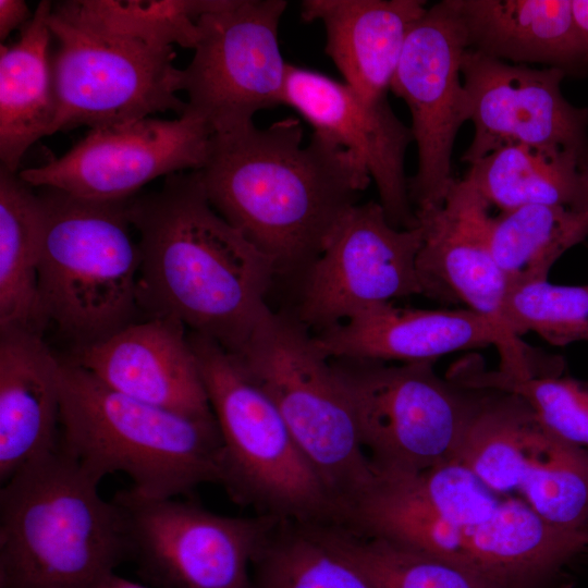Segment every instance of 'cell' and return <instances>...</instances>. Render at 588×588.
I'll list each match as a JSON object with an SVG mask.
<instances>
[{
    "label": "cell",
    "instance_id": "1",
    "mask_svg": "<svg viewBox=\"0 0 588 588\" xmlns=\"http://www.w3.org/2000/svg\"><path fill=\"white\" fill-rule=\"evenodd\" d=\"M338 525L448 560L500 588H572V568L588 552L587 535L549 524L460 462L375 473Z\"/></svg>",
    "mask_w": 588,
    "mask_h": 588
},
{
    "label": "cell",
    "instance_id": "2",
    "mask_svg": "<svg viewBox=\"0 0 588 588\" xmlns=\"http://www.w3.org/2000/svg\"><path fill=\"white\" fill-rule=\"evenodd\" d=\"M287 117L266 127L215 134L198 170L213 209L273 264L303 274L371 182L352 151Z\"/></svg>",
    "mask_w": 588,
    "mask_h": 588
},
{
    "label": "cell",
    "instance_id": "3",
    "mask_svg": "<svg viewBox=\"0 0 588 588\" xmlns=\"http://www.w3.org/2000/svg\"><path fill=\"white\" fill-rule=\"evenodd\" d=\"M128 216L140 250L139 309L236 353L270 310L272 261L213 209L198 170L133 197Z\"/></svg>",
    "mask_w": 588,
    "mask_h": 588
},
{
    "label": "cell",
    "instance_id": "4",
    "mask_svg": "<svg viewBox=\"0 0 588 588\" xmlns=\"http://www.w3.org/2000/svg\"><path fill=\"white\" fill-rule=\"evenodd\" d=\"M60 444L0 488V588H99L130 560L120 505Z\"/></svg>",
    "mask_w": 588,
    "mask_h": 588
},
{
    "label": "cell",
    "instance_id": "5",
    "mask_svg": "<svg viewBox=\"0 0 588 588\" xmlns=\"http://www.w3.org/2000/svg\"><path fill=\"white\" fill-rule=\"evenodd\" d=\"M60 444L98 481L126 475L132 489L158 499L221 481L216 418L169 411L102 383L61 359Z\"/></svg>",
    "mask_w": 588,
    "mask_h": 588
},
{
    "label": "cell",
    "instance_id": "6",
    "mask_svg": "<svg viewBox=\"0 0 588 588\" xmlns=\"http://www.w3.org/2000/svg\"><path fill=\"white\" fill-rule=\"evenodd\" d=\"M44 212L38 301L74 347L100 341L136 321L140 250L128 200L97 201L41 187Z\"/></svg>",
    "mask_w": 588,
    "mask_h": 588
},
{
    "label": "cell",
    "instance_id": "7",
    "mask_svg": "<svg viewBox=\"0 0 588 588\" xmlns=\"http://www.w3.org/2000/svg\"><path fill=\"white\" fill-rule=\"evenodd\" d=\"M221 439V481L231 500L259 515L334 524L338 507L279 411L235 357L188 331Z\"/></svg>",
    "mask_w": 588,
    "mask_h": 588
},
{
    "label": "cell",
    "instance_id": "8",
    "mask_svg": "<svg viewBox=\"0 0 588 588\" xmlns=\"http://www.w3.org/2000/svg\"><path fill=\"white\" fill-rule=\"evenodd\" d=\"M232 355L279 411L340 517L375 474L330 358L294 314L271 309Z\"/></svg>",
    "mask_w": 588,
    "mask_h": 588
},
{
    "label": "cell",
    "instance_id": "9",
    "mask_svg": "<svg viewBox=\"0 0 588 588\" xmlns=\"http://www.w3.org/2000/svg\"><path fill=\"white\" fill-rule=\"evenodd\" d=\"M375 473L456 462L482 390L440 377L433 362L330 358Z\"/></svg>",
    "mask_w": 588,
    "mask_h": 588
},
{
    "label": "cell",
    "instance_id": "10",
    "mask_svg": "<svg viewBox=\"0 0 588 588\" xmlns=\"http://www.w3.org/2000/svg\"><path fill=\"white\" fill-rule=\"evenodd\" d=\"M58 50L52 56L57 114L50 135L78 126L100 128L149 118L184 114L183 69L173 47H159L89 26L52 5Z\"/></svg>",
    "mask_w": 588,
    "mask_h": 588
},
{
    "label": "cell",
    "instance_id": "11",
    "mask_svg": "<svg viewBox=\"0 0 588 588\" xmlns=\"http://www.w3.org/2000/svg\"><path fill=\"white\" fill-rule=\"evenodd\" d=\"M481 390L456 462L549 524L588 536V449L553 434L518 396Z\"/></svg>",
    "mask_w": 588,
    "mask_h": 588
},
{
    "label": "cell",
    "instance_id": "12",
    "mask_svg": "<svg viewBox=\"0 0 588 588\" xmlns=\"http://www.w3.org/2000/svg\"><path fill=\"white\" fill-rule=\"evenodd\" d=\"M112 499L125 517L130 560L154 588H253L252 563L279 520L221 515L132 488Z\"/></svg>",
    "mask_w": 588,
    "mask_h": 588
},
{
    "label": "cell",
    "instance_id": "13",
    "mask_svg": "<svg viewBox=\"0 0 588 588\" xmlns=\"http://www.w3.org/2000/svg\"><path fill=\"white\" fill-rule=\"evenodd\" d=\"M285 0H220L198 20L199 37L183 69L187 109L215 134L254 124V115L284 105L287 63L279 26Z\"/></svg>",
    "mask_w": 588,
    "mask_h": 588
},
{
    "label": "cell",
    "instance_id": "14",
    "mask_svg": "<svg viewBox=\"0 0 588 588\" xmlns=\"http://www.w3.org/2000/svg\"><path fill=\"white\" fill-rule=\"evenodd\" d=\"M422 230L393 226L379 201L351 207L302 277L296 318L314 333L395 298L424 295Z\"/></svg>",
    "mask_w": 588,
    "mask_h": 588
},
{
    "label": "cell",
    "instance_id": "15",
    "mask_svg": "<svg viewBox=\"0 0 588 588\" xmlns=\"http://www.w3.org/2000/svg\"><path fill=\"white\" fill-rule=\"evenodd\" d=\"M467 35L455 0L427 7L406 38L391 91L407 105L417 169L408 179L417 209L443 204L455 181L452 154L462 125L469 121L462 59Z\"/></svg>",
    "mask_w": 588,
    "mask_h": 588
},
{
    "label": "cell",
    "instance_id": "16",
    "mask_svg": "<svg viewBox=\"0 0 588 588\" xmlns=\"http://www.w3.org/2000/svg\"><path fill=\"white\" fill-rule=\"evenodd\" d=\"M213 132L186 109L173 120L145 118L93 128L63 156L19 171L33 187L97 201H125L150 181L203 169Z\"/></svg>",
    "mask_w": 588,
    "mask_h": 588
},
{
    "label": "cell",
    "instance_id": "17",
    "mask_svg": "<svg viewBox=\"0 0 588 588\" xmlns=\"http://www.w3.org/2000/svg\"><path fill=\"white\" fill-rule=\"evenodd\" d=\"M474 136L462 161L510 145L566 151L588 163V109L565 99L558 68L502 61L467 49L462 59Z\"/></svg>",
    "mask_w": 588,
    "mask_h": 588
},
{
    "label": "cell",
    "instance_id": "18",
    "mask_svg": "<svg viewBox=\"0 0 588 588\" xmlns=\"http://www.w3.org/2000/svg\"><path fill=\"white\" fill-rule=\"evenodd\" d=\"M284 105L294 109L314 132L364 162L393 226L418 225L404 166L407 147L414 142L413 133L394 113L388 99L370 100L345 82L290 64Z\"/></svg>",
    "mask_w": 588,
    "mask_h": 588
},
{
    "label": "cell",
    "instance_id": "19",
    "mask_svg": "<svg viewBox=\"0 0 588 588\" xmlns=\"http://www.w3.org/2000/svg\"><path fill=\"white\" fill-rule=\"evenodd\" d=\"M314 336L329 358L434 363L453 352L492 345L500 354V371L528 378L539 370L531 351L513 347L492 323L468 308L418 309L397 307L392 302L377 304Z\"/></svg>",
    "mask_w": 588,
    "mask_h": 588
},
{
    "label": "cell",
    "instance_id": "20",
    "mask_svg": "<svg viewBox=\"0 0 588 588\" xmlns=\"http://www.w3.org/2000/svg\"><path fill=\"white\" fill-rule=\"evenodd\" d=\"M489 207L463 180H455L442 205L416 210L422 230L417 270L424 295L464 303L513 347L529 351L504 322L509 284L489 246Z\"/></svg>",
    "mask_w": 588,
    "mask_h": 588
},
{
    "label": "cell",
    "instance_id": "21",
    "mask_svg": "<svg viewBox=\"0 0 588 588\" xmlns=\"http://www.w3.org/2000/svg\"><path fill=\"white\" fill-rule=\"evenodd\" d=\"M68 359L111 389L193 417L212 418L188 331L179 320L151 317L74 347Z\"/></svg>",
    "mask_w": 588,
    "mask_h": 588
},
{
    "label": "cell",
    "instance_id": "22",
    "mask_svg": "<svg viewBox=\"0 0 588 588\" xmlns=\"http://www.w3.org/2000/svg\"><path fill=\"white\" fill-rule=\"evenodd\" d=\"M61 358L41 332L0 330V483L52 451L61 429Z\"/></svg>",
    "mask_w": 588,
    "mask_h": 588
},
{
    "label": "cell",
    "instance_id": "23",
    "mask_svg": "<svg viewBox=\"0 0 588 588\" xmlns=\"http://www.w3.org/2000/svg\"><path fill=\"white\" fill-rule=\"evenodd\" d=\"M424 0H304V22H320L324 51L343 82L370 100H385L406 38Z\"/></svg>",
    "mask_w": 588,
    "mask_h": 588
},
{
    "label": "cell",
    "instance_id": "24",
    "mask_svg": "<svg viewBox=\"0 0 588 588\" xmlns=\"http://www.w3.org/2000/svg\"><path fill=\"white\" fill-rule=\"evenodd\" d=\"M468 49L568 73L588 66L572 0H455Z\"/></svg>",
    "mask_w": 588,
    "mask_h": 588
},
{
    "label": "cell",
    "instance_id": "25",
    "mask_svg": "<svg viewBox=\"0 0 588 588\" xmlns=\"http://www.w3.org/2000/svg\"><path fill=\"white\" fill-rule=\"evenodd\" d=\"M52 2L40 1L19 39L0 48V160L19 172L28 148L50 130L57 100L49 54Z\"/></svg>",
    "mask_w": 588,
    "mask_h": 588
},
{
    "label": "cell",
    "instance_id": "26",
    "mask_svg": "<svg viewBox=\"0 0 588 588\" xmlns=\"http://www.w3.org/2000/svg\"><path fill=\"white\" fill-rule=\"evenodd\" d=\"M462 180L502 211L529 205L588 209V163L566 151L505 146L469 164Z\"/></svg>",
    "mask_w": 588,
    "mask_h": 588
},
{
    "label": "cell",
    "instance_id": "27",
    "mask_svg": "<svg viewBox=\"0 0 588 588\" xmlns=\"http://www.w3.org/2000/svg\"><path fill=\"white\" fill-rule=\"evenodd\" d=\"M42 225L39 195L19 172L0 167V330L45 328L38 301Z\"/></svg>",
    "mask_w": 588,
    "mask_h": 588
},
{
    "label": "cell",
    "instance_id": "28",
    "mask_svg": "<svg viewBox=\"0 0 588 588\" xmlns=\"http://www.w3.org/2000/svg\"><path fill=\"white\" fill-rule=\"evenodd\" d=\"M487 236L509 286L548 280L553 265L588 236V209L529 205L490 216Z\"/></svg>",
    "mask_w": 588,
    "mask_h": 588
},
{
    "label": "cell",
    "instance_id": "29",
    "mask_svg": "<svg viewBox=\"0 0 588 588\" xmlns=\"http://www.w3.org/2000/svg\"><path fill=\"white\" fill-rule=\"evenodd\" d=\"M313 527L363 573L372 588H500L475 572L434 555L335 524Z\"/></svg>",
    "mask_w": 588,
    "mask_h": 588
},
{
    "label": "cell",
    "instance_id": "30",
    "mask_svg": "<svg viewBox=\"0 0 588 588\" xmlns=\"http://www.w3.org/2000/svg\"><path fill=\"white\" fill-rule=\"evenodd\" d=\"M253 588H372L311 525L278 520L252 563Z\"/></svg>",
    "mask_w": 588,
    "mask_h": 588
},
{
    "label": "cell",
    "instance_id": "31",
    "mask_svg": "<svg viewBox=\"0 0 588 588\" xmlns=\"http://www.w3.org/2000/svg\"><path fill=\"white\" fill-rule=\"evenodd\" d=\"M220 0H71L53 8L89 26L159 47L194 49L198 20Z\"/></svg>",
    "mask_w": 588,
    "mask_h": 588
},
{
    "label": "cell",
    "instance_id": "32",
    "mask_svg": "<svg viewBox=\"0 0 588 588\" xmlns=\"http://www.w3.org/2000/svg\"><path fill=\"white\" fill-rule=\"evenodd\" d=\"M473 389L495 390L522 399L540 422L560 439L588 449V385L561 375L517 378L462 362L448 373Z\"/></svg>",
    "mask_w": 588,
    "mask_h": 588
},
{
    "label": "cell",
    "instance_id": "33",
    "mask_svg": "<svg viewBox=\"0 0 588 588\" xmlns=\"http://www.w3.org/2000/svg\"><path fill=\"white\" fill-rule=\"evenodd\" d=\"M503 317L517 339L530 331L555 346L588 341V284L541 280L509 286Z\"/></svg>",
    "mask_w": 588,
    "mask_h": 588
},
{
    "label": "cell",
    "instance_id": "34",
    "mask_svg": "<svg viewBox=\"0 0 588 588\" xmlns=\"http://www.w3.org/2000/svg\"><path fill=\"white\" fill-rule=\"evenodd\" d=\"M33 13L24 0H0V40L1 42L9 34L25 25Z\"/></svg>",
    "mask_w": 588,
    "mask_h": 588
},
{
    "label": "cell",
    "instance_id": "35",
    "mask_svg": "<svg viewBox=\"0 0 588 588\" xmlns=\"http://www.w3.org/2000/svg\"><path fill=\"white\" fill-rule=\"evenodd\" d=\"M574 20L588 53V0H572Z\"/></svg>",
    "mask_w": 588,
    "mask_h": 588
},
{
    "label": "cell",
    "instance_id": "36",
    "mask_svg": "<svg viewBox=\"0 0 588 588\" xmlns=\"http://www.w3.org/2000/svg\"><path fill=\"white\" fill-rule=\"evenodd\" d=\"M99 588H150L148 586L140 585L127 578L121 577L118 574L110 575Z\"/></svg>",
    "mask_w": 588,
    "mask_h": 588
}]
</instances>
